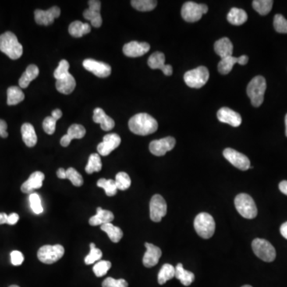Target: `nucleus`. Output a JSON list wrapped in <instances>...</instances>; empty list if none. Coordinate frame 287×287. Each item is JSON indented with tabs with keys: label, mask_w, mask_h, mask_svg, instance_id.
I'll return each mask as SVG.
<instances>
[{
	"label": "nucleus",
	"mask_w": 287,
	"mask_h": 287,
	"mask_svg": "<svg viewBox=\"0 0 287 287\" xmlns=\"http://www.w3.org/2000/svg\"><path fill=\"white\" fill-rule=\"evenodd\" d=\"M129 128L131 132L140 136H147L155 132L158 129L157 120L150 114H137L130 118Z\"/></svg>",
	"instance_id": "obj_1"
},
{
	"label": "nucleus",
	"mask_w": 287,
	"mask_h": 287,
	"mask_svg": "<svg viewBox=\"0 0 287 287\" xmlns=\"http://www.w3.org/2000/svg\"><path fill=\"white\" fill-rule=\"evenodd\" d=\"M0 51L11 59L16 60L22 56L23 48L16 35L12 32L7 31L0 35Z\"/></svg>",
	"instance_id": "obj_2"
},
{
	"label": "nucleus",
	"mask_w": 287,
	"mask_h": 287,
	"mask_svg": "<svg viewBox=\"0 0 287 287\" xmlns=\"http://www.w3.org/2000/svg\"><path fill=\"white\" fill-rule=\"evenodd\" d=\"M267 90V82L263 76H256L249 82L246 93L250 102L255 107H259L264 101L265 92Z\"/></svg>",
	"instance_id": "obj_3"
},
{
	"label": "nucleus",
	"mask_w": 287,
	"mask_h": 287,
	"mask_svg": "<svg viewBox=\"0 0 287 287\" xmlns=\"http://www.w3.org/2000/svg\"><path fill=\"white\" fill-rule=\"evenodd\" d=\"M194 228L196 233L201 238L210 239L214 235L216 230L214 218L208 213H200L195 218Z\"/></svg>",
	"instance_id": "obj_4"
},
{
	"label": "nucleus",
	"mask_w": 287,
	"mask_h": 287,
	"mask_svg": "<svg viewBox=\"0 0 287 287\" xmlns=\"http://www.w3.org/2000/svg\"><path fill=\"white\" fill-rule=\"evenodd\" d=\"M235 206L238 212L243 218H256L258 214V209L253 198L246 193H241L236 196L235 199Z\"/></svg>",
	"instance_id": "obj_5"
},
{
	"label": "nucleus",
	"mask_w": 287,
	"mask_h": 287,
	"mask_svg": "<svg viewBox=\"0 0 287 287\" xmlns=\"http://www.w3.org/2000/svg\"><path fill=\"white\" fill-rule=\"evenodd\" d=\"M65 249L62 245H45L38 250V259L45 264H53L63 257Z\"/></svg>",
	"instance_id": "obj_6"
},
{
	"label": "nucleus",
	"mask_w": 287,
	"mask_h": 287,
	"mask_svg": "<svg viewBox=\"0 0 287 287\" xmlns=\"http://www.w3.org/2000/svg\"><path fill=\"white\" fill-rule=\"evenodd\" d=\"M187 86L195 89H200L207 83L209 79V71L205 66H199L191 69L184 76Z\"/></svg>",
	"instance_id": "obj_7"
},
{
	"label": "nucleus",
	"mask_w": 287,
	"mask_h": 287,
	"mask_svg": "<svg viewBox=\"0 0 287 287\" xmlns=\"http://www.w3.org/2000/svg\"><path fill=\"white\" fill-rule=\"evenodd\" d=\"M254 253L263 261L270 263L276 258V250L273 245L268 241L263 239H254L252 242Z\"/></svg>",
	"instance_id": "obj_8"
},
{
	"label": "nucleus",
	"mask_w": 287,
	"mask_h": 287,
	"mask_svg": "<svg viewBox=\"0 0 287 287\" xmlns=\"http://www.w3.org/2000/svg\"><path fill=\"white\" fill-rule=\"evenodd\" d=\"M208 12L205 4H199L194 2H187L181 9L182 18L189 23H195L201 19L204 14Z\"/></svg>",
	"instance_id": "obj_9"
},
{
	"label": "nucleus",
	"mask_w": 287,
	"mask_h": 287,
	"mask_svg": "<svg viewBox=\"0 0 287 287\" xmlns=\"http://www.w3.org/2000/svg\"><path fill=\"white\" fill-rule=\"evenodd\" d=\"M150 219L153 222H161L167 214V203L161 195H154L150 200Z\"/></svg>",
	"instance_id": "obj_10"
},
{
	"label": "nucleus",
	"mask_w": 287,
	"mask_h": 287,
	"mask_svg": "<svg viewBox=\"0 0 287 287\" xmlns=\"http://www.w3.org/2000/svg\"><path fill=\"white\" fill-rule=\"evenodd\" d=\"M223 155L225 157L226 160H228L233 166L239 168V170L246 171L250 168V161L249 158L244 154L233 149L231 148L225 149L223 152Z\"/></svg>",
	"instance_id": "obj_11"
},
{
	"label": "nucleus",
	"mask_w": 287,
	"mask_h": 287,
	"mask_svg": "<svg viewBox=\"0 0 287 287\" xmlns=\"http://www.w3.org/2000/svg\"><path fill=\"white\" fill-rule=\"evenodd\" d=\"M175 146V138L172 136L162 138L160 140H153L150 145V150L152 154L157 157H162L168 152L173 150Z\"/></svg>",
	"instance_id": "obj_12"
},
{
	"label": "nucleus",
	"mask_w": 287,
	"mask_h": 287,
	"mask_svg": "<svg viewBox=\"0 0 287 287\" xmlns=\"http://www.w3.org/2000/svg\"><path fill=\"white\" fill-rule=\"evenodd\" d=\"M88 4L89 8L85 11L83 16L86 20L90 21L92 26L99 28L102 25V18L100 13L101 3L98 0H90Z\"/></svg>",
	"instance_id": "obj_13"
},
{
	"label": "nucleus",
	"mask_w": 287,
	"mask_h": 287,
	"mask_svg": "<svg viewBox=\"0 0 287 287\" xmlns=\"http://www.w3.org/2000/svg\"><path fill=\"white\" fill-rule=\"evenodd\" d=\"M121 139L119 135L110 133L103 138V141L97 146L99 155L106 157L121 145Z\"/></svg>",
	"instance_id": "obj_14"
},
{
	"label": "nucleus",
	"mask_w": 287,
	"mask_h": 287,
	"mask_svg": "<svg viewBox=\"0 0 287 287\" xmlns=\"http://www.w3.org/2000/svg\"><path fill=\"white\" fill-rule=\"evenodd\" d=\"M61 14V10L58 7L54 6L47 11L35 10L34 19L37 24L49 26L54 23V19H58Z\"/></svg>",
	"instance_id": "obj_15"
},
{
	"label": "nucleus",
	"mask_w": 287,
	"mask_h": 287,
	"mask_svg": "<svg viewBox=\"0 0 287 287\" xmlns=\"http://www.w3.org/2000/svg\"><path fill=\"white\" fill-rule=\"evenodd\" d=\"M83 66L85 69L90 71L92 74L98 77V78H107L111 74V67L109 64L102 62H98L96 60L86 59L83 62Z\"/></svg>",
	"instance_id": "obj_16"
},
{
	"label": "nucleus",
	"mask_w": 287,
	"mask_h": 287,
	"mask_svg": "<svg viewBox=\"0 0 287 287\" xmlns=\"http://www.w3.org/2000/svg\"><path fill=\"white\" fill-rule=\"evenodd\" d=\"M150 45L147 43H138L136 41L126 43L123 47V53L125 56L129 58H137L143 56L144 54L149 52Z\"/></svg>",
	"instance_id": "obj_17"
},
{
	"label": "nucleus",
	"mask_w": 287,
	"mask_h": 287,
	"mask_svg": "<svg viewBox=\"0 0 287 287\" xmlns=\"http://www.w3.org/2000/svg\"><path fill=\"white\" fill-rule=\"evenodd\" d=\"M165 56L161 52H155L148 59V65L153 69H161L166 76H171L173 72L172 65H165Z\"/></svg>",
	"instance_id": "obj_18"
},
{
	"label": "nucleus",
	"mask_w": 287,
	"mask_h": 287,
	"mask_svg": "<svg viewBox=\"0 0 287 287\" xmlns=\"http://www.w3.org/2000/svg\"><path fill=\"white\" fill-rule=\"evenodd\" d=\"M146 252L143 258L144 266L148 268L154 267L159 263L161 259L162 252L158 246L152 244L150 242H146Z\"/></svg>",
	"instance_id": "obj_19"
},
{
	"label": "nucleus",
	"mask_w": 287,
	"mask_h": 287,
	"mask_svg": "<svg viewBox=\"0 0 287 287\" xmlns=\"http://www.w3.org/2000/svg\"><path fill=\"white\" fill-rule=\"evenodd\" d=\"M44 180H45V175L43 172L40 171L33 172L28 180L22 185L21 191L26 194H32L34 190L42 188Z\"/></svg>",
	"instance_id": "obj_20"
},
{
	"label": "nucleus",
	"mask_w": 287,
	"mask_h": 287,
	"mask_svg": "<svg viewBox=\"0 0 287 287\" xmlns=\"http://www.w3.org/2000/svg\"><path fill=\"white\" fill-rule=\"evenodd\" d=\"M217 118L222 123L228 124L233 127H239L242 123L240 114L228 107H223L217 112Z\"/></svg>",
	"instance_id": "obj_21"
},
{
	"label": "nucleus",
	"mask_w": 287,
	"mask_h": 287,
	"mask_svg": "<svg viewBox=\"0 0 287 287\" xmlns=\"http://www.w3.org/2000/svg\"><path fill=\"white\" fill-rule=\"evenodd\" d=\"M86 132L84 126L78 125V124H74L68 129L67 134L62 136L61 139V141H60L61 146L63 147H67L74 139H82L84 137Z\"/></svg>",
	"instance_id": "obj_22"
},
{
	"label": "nucleus",
	"mask_w": 287,
	"mask_h": 287,
	"mask_svg": "<svg viewBox=\"0 0 287 287\" xmlns=\"http://www.w3.org/2000/svg\"><path fill=\"white\" fill-rule=\"evenodd\" d=\"M93 120L95 123L100 124L104 131H110L115 126V122L112 118L105 114L101 108H96L93 111Z\"/></svg>",
	"instance_id": "obj_23"
},
{
	"label": "nucleus",
	"mask_w": 287,
	"mask_h": 287,
	"mask_svg": "<svg viewBox=\"0 0 287 287\" xmlns=\"http://www.w3.org/2000/svg\"><path fill=\"white\" fill-rule=\"evenodd\" d=\"M214 51L221 58L232 56L233 45L228 38H222L216 42L214 46Z\"/></svg>",
	"instance_id": "obj_24"
},
{
	"label": "nucleus",
	"mask_w": 287,
	"mask_h": 287,
	"mask_svg": "<svg viewBox=\"0 0 287 287\" xmlns=\"http://www.w3.org/2000/svg\"><path fill=\"white\" fill-rule=\"evenodd\" d=\"M114 220V214L112 211L104 210L101 207H97V214L93 216L89 220V224L91 226L103 225L110 224Z\"/></svg>",
	"instance_id": "obj_25"
},
{
	"label": "nucleus",
	"mask_w": 287,
	"mask_h": 287,
	"mask_svg": "<svg viewBox=\"0 0 287 287\" xmlns=\"http://www.w3.org/2000/svg\"><path fill=\"white\" fill-rule=\"evenodd\" d=\"M76 87V81L73 75L68 74L62 79L56 81V89L59 93L63 94H69L75 90Z\"/></svg>",
	"instance_id": "obj_26"
},
{
	"label": "nucleus",
	"mask_w": 287,
	"mask_h": 287,
	"mask_svg": "<svg viewBox=\"0 0 287 287\" xmlns=\"http://www.w3.org/2000/svg\"><path fill=\"white\" fill-rule=\"evenodd\" d=\"M23 140L27 147H34L37 144L38 137L34 128L31 124L25 123L21 128Z\"/></svg>",
	"instance_id": "obj_27"
},
{
	"label": "nucleus",
	"mask_w": 287,
	"mask_h": 287,
	"mask_svg": "<svg viewBox=\"0 0 287 287\" xmlns=\"http://www.w3.org/2000/svg\"><path fill=\"white\" fill-rule=\"evenodd\" d=\"M40 75V69L38 68L37 65H30L28 67L26 68L24 73L21 76L19 81V85L20 88L28 87L30 82L37 78Z\"/></svg>",
	"instance_id": "obj_28"
},
{
	"label": "nucleus",
	"mask_w": 287,
	"mask_h": 287,
	"mask_svg": "<svg viewBox=\"0 0 287 287\" xmlns=\"http://www.w3.org/2000/svg\"><path fill=\"white\" fill-rule=\"evenodd\" d=\"M175 278L181 281V283L185 286H189L194 281L195 275L193 273L185 270L182 263H178L177 266L175 267Z\"/></svg>",
	"instance_id": "obj_29"
},
{
	"label": "nucleus",
	"mask_w": 287,
	"mask_h": 287,
	"mask_svg": "<svg viewBox=\"0 0 287 287\" xmlns=\"http://www.w3.org/2000/svg\"><path fill=\"white\" fill-rule=\"evenodd\" d=\"M247 20V14L244 10L233 8L230 10L228 15V21L231 24L240 26Z\"/></svg>",
	"instance_id": "obj_30"
},
{
	"label": "nucleus",
	"mask_w": 287,
	"mask_h": 287,
	"mask_svg": "<svg viewBox=\"0 0 287 287\" xmlns=\"http://www.w3.org/2000/svg\"><path fill=\"white\" fill-rule=\"evenodd\" d=\"M91 31V26L89 23H83L81 21H75L69 26V33L75 38H81Z\"/></svg>",
	"instance_id": "obj_31"
},
{
	"label": "nucleus",
	"mask_w": 287,
	"mask_h": 287,
	"mask_svg": "<svg viewBox=\"0 0 287 287\" xmlns=\"http://www.w3.org/2000/svg\"><path fill=\"white\" fill-rule=\"evenodd\" d=\"M8 105H15L22 102L24 100L25 95L20 87L18 86H11L8 89Z\"/></svg>",
	"instance_id": "obj_32"
},
{
	"label": "nucleus",
	"mask_w": 287,
	"mask_h": 287,
	"mask_svg": "<svg viewBox=\"0 0 287 287\" xmlns=\"http://www.w3.org/2000/svg\"><path fill=\"white\" fill-rule=\"evenodd\" d=\"M101 231H104L108 235L110 240L114 242H118L123 237V231L121 228L116 227L114 224H105L101 226Z\"/></svg>",
	"instance_id": "obj_33"
},
{
	"label": "nucleus",
	"mask_w": 287,
	"mask_h": 287,
	"mask_svg": "<svg viewBox=\"0 0 287 287\" xmlns=\"http://www.w3.org/2000/svg\"><path fill=\"white\" fill-rule=\"evenodd\" d=\"M175 268L172 265L166 264L163 265L158 274V283L160 285H164L166 283L168 280L172 279L175 277Z\"/></svg>",
	"instance_id": "obj_34"
},
{
	"label": "nucleus",
	"mask_w": 287,
	"mask_h": 287,
	"mask_svg": "<svg viewBox=\"0 0 287 287\" xmlns=\"http://www.w3.org/2000/svg\"><path fill=\"white\" fill-rule=\"evenodd\" d=\"M239 58L230 56L222 58L218 64V70L221 75H228L231 72L234 65L239 63Z\"/></svg>",
	"instance_id": "obj_35"
},
{
	"label": "nucleus",
	"mask_w": 287,
	"mask_h": 287,
	"mask_svg": "<svg viewBox=\"0 0 287 287\" xmlns=\"http://www.w3.org/2000/svg\"><path fill=\"white\" fill-rule=\"evenodd\" d=\"M102 168L101 157L97 153H93L90 155L87 165L86 166V172L88 174L100 172Z\"/></svg>",
	"instance_id": "obj_36"
},
{
	"label": "nucleus",
	"mask_w": 287,
	"mask_h": 287,
	"mask_svg": "<svg viewBox=\"0 0 287 287\" xmlns=\"http://www.w3.org/2000/svg\"><path fill=\"white\" fill-rule=\"evenodd\" d=\"M273 4L272 0H255L252 2V6L259 15H267L272 9Z\"/></svg>",
	"instance_id": "obj_37"
},
{
	"label": "nucleus",
	"mask_w": 287,
	"mask_h": 287,
	"mask_svg": "<svg viewBox=\"0 0 287 287\" xmlns=\"http://www.w3.org/2000/svg\"><path fill=\"white\" fill-rule=\"evenodd\" d=\"M132 6L139 12H150L157 7V1L155 0H132Z\"/></svg>",
	"instance_id": "obj_38"
},
{
	"label": "nucleus",
	"mask_w": 287,
	"mask_h": 287,
	"mask_svg": "<svg viewBox=\"0 0 287 287\" xmlns=\"http://www.w3.org/2000/svg\"><path fill=\"white\" fill-rule=\"evenodd\" d=\"M97 187L103 189L105 192V194L108 196H114L118 192V188L116 185L115 181L114 180L102 179L99 180L97 183Z\"/></svg>",
	"instance_id": "obj_39"
},
{
	"label": "nucleus",
	"mask_w": 287,
	"mask_h": 287,
	"mask_svg": "<svg viewBox=\"0 0 287 287\" xmlns=\"http://www.w3.org/2000/svg\"><path fill=\"white\" fill-rule=\"evenodd\" d=\"M115 183L118 190L125 191L131 186V179L126 172H121L116 175Z\"/></svg>",
	"instance_id": "obj_40"
},
{
	"label": "nucleus",
	"mask_w": 287,
	"mask_h": 287,
	"mask_svg": "<svg viewBox=\"0 0 287 287\" xmlns=\"http://www.w3.org/2000/svg\"><path fill=\"white\" fill-rule=\"evenodd\" d=\"M90 254L85 258V263L86 265L93 264L95 262L100 260L103 256L102 252L98 248L96 247L95 243H93V242L90 243Z\"/></svg>",
	"instance_id": "obj_41"
},
{
	"label": "nucleus",
	"mask_w": 287,
	"mask_h": 287,
	"mask_svg": "<svg viewBox=\"0 0 287 287\" xmlns=\"http://www.w3.org/2000/svg\"><path fill=\"white\" fill-rule=\"evenodd\" d=\"M66 179L69 180L71 183L76 187L82 186L84 182L82 175L74 168H69L66 170Z\"/></svg>",
	"instance_id": "obj_42"
},
{
	"label": "nucleus",
	"mask_w": 287,
	"mask_h": 287,
	"mask_svg": "<svg viewBox=\"0 0 287 287\" xmlns=\"http://www.w3.org/2000/svg\"><path fill=\"white\" fill-rule=\"evenodd\" d=\"M111 266H112V264L110 262L101 260L93 266V273L95 274L97 277L100 278V277H102V276L107 274L109 270L111 268Z\"/></svg>",
	"instance_id": "obj_43"
},
{
	"label": "nucleus",
	"mask_w": 287,
	"mask_h": 287,
	"mask_svg": "<svg viewBox=\"0 0 287 287\" xmlns=\"http://www.w3.org/2000/svg\"><path fill=\"white\" fill-rule=\"evenodd\" d=\"M274 27L278 33L287 34V19L279 14L276 15L274 18Z\"/></svg>",
	"instance_id": "obj_44"
},
{
	"label": "nucleus",
	"mask_w": 287,
	"mask_h": 287,
	"mask_svg": "<svg viewBox=\"0 0 287 287\" xmlns=\"http://www.w3.org/2000/svg\"><path fill=\"white\" fill-rule=\"evenodd\" d=\"M69 64L66 60L63 59L60 61L58 67L54 70V76L56 80L62 79L66 76L69 73Z\"/></svg>",
	"instance_id": "obj_45"
},
{
	"label": "nucleus",
	"mask_w": 287,
	"mask_h": 287,
	"mask_svg": "<svg viewBox=\"0 0 287 287\" xmlns=\"http://www.w3.org/2000/svg\"><path fill=\"white\" fill-rule=\"evenodd\" d=\"M29 200H30V207L33 212L37 214L43 213V207L42 205L41 199L39 195L36 193H32L30 195Z\"/></svg>",
	"instance_id": "obj_46"
},
{
	"label": "nucleus",
	"mask_w": 287,
	"mask_h": 287,
	"mask_svg": "<svg viewBox=\"0 0 287 287\" xmlns=\"http://www.w3.org/2000/svg\"><path fill=\"white\" fill-rule=\"evenodd\" d=\"M129 284L125 279H114L109 277L103 281L102 287H128Z\"/></svg>",
	"instance_id": "obj_47"
},
{
	"label": "nucleus",
	"mask_w": 287,
	"mask_h": 287,
	"mask_svg": "<svg viewBox=\"0 0 287 287\" xmlns=\"http://www.w3.org/2000/svg\"><path fill=\"white\" fill-rule=\"evenodd\" d=\"M57 120L54 119L53 117H47L43 121V129L47 132V134L52 135L55 132L56 129Z\"/></svg>",
	"instance_id": "obj_48"
},
{
	"label": "nucleus",
	"mask_w": 287,
	"mask_h": 287,
	"mask_svg": "<svg viewBox=\"0 0 287 287\" xmlns=\"http://www.w3.org/2000/svg\"><path fill=\"white\" fill-rule=\"evenodd\" d=\"M11 260L14 266H20L24 261V256L19 250H13L11 253Z\"/></svg>",
	"instance_id": "obj_49"
},
{
	"label": "nucleus",
	"mask_w": 287,
	"mask_h": 287,
	"mask_svg": "<svg viewBox=\"0 0 287 287\" xmlns=\"http://www.w3.org/2000/svg\"><path fill=\"white\" fill-rule=\"evenodd\" d=\"M8 124L4 120L0 119V136L3 138H7L8 136V132H7Z\"/></svg>",
	"instance_id": "obj_50"
},
{
	"label": "nucleus",
	"mask_w": 287,
	"mask_h": 287,
	"mask_svg": "<svg viewBox=\"0 0 287 287\" xmlns=\"http://www.w3.org/2000/svg\"><path fill=\"white\" fill-rule=\"evenodd\" d=\"M19 220V214H16V213H12V214L8 216V224H9V225H15V224H17Z\"/></svg>",
	"instance_id": "obj_51"
},
{
	"label": "nucleus",
	"mask_w": 287,
	"mask_h": 287,
	"mask_svg": "<svg viewBox=\"0 0 287 287\" xmlns=\"http://www.w3.org/2000/svg\"><path fill=\"white\" fill-rule=\"evenodd\" d=\"M278 188H279L280 192L281 193H283L284 195L287 196V181H281L279 185H278Z\"/></svg>",
	"instance_id": "obj_52"
},
{
	"label": "nucleus",
	"mask_w": 287,
	"mask_h": 287,
	"mask_svg": "<svg viewBox=\"0 0 287 287\" xmlns=\"http://www.w3.org/2000/svg\"><path fill=\"white\" fill-rule=\"evenodd\" d=\"M62 111H61V110H58V109H57V110H54L52 112V114H51V117H53L54 119H56L57 121H58V119H60V118H62Z\"/></svg>",
	"instance_id": "obj_53"
},
{
	"label": "nucleus",
	"mask_w": 287,
	"mask_h": 287,
	"mask_svg": "<svg viewBox=\"0 0 287 287\" xmlns=\"http://www.w3.org/2000/svg\"><path fill=\"white\" fill-rule=\"evenodd\" d=\"M57 175L59 179H66V170L64 168H59L57 172Z\"/></svg>",
	"instance_id": "obj_54"
},
{
	"label": "nucleus",
	"mask_w": 287,
	"mask_h": 287,
	"mask_svg": "<svg viewBox=\"0 0 287 287\" xmlns=\"http://www.w3.org/2000/svg\"><path fill=\"white\" fill-rule=\"evenodd\" d=\"M280 232H281V235H282L285 239H287V222L284 223V224L281 226Z\"/></svg>",
	"instance_id": "obj_55"
},
{
	"label": "nucleus",
	"mask_w": 287,
	"mask_h": 287,
	"mask_svg": "<svg viewBox=\"0 0 287 287\" xmlns=\"http://www.w3.org/2000/svg\"><path fill=\"white\" fill-rule=\"evenodd\" d=\"M8 214L0 213V224H8Z\"/></svg>",
	"instance_id": "obj_56"
},
{
	"label": "nucleus",
	"mask_w": 287,
	"mask_h": 287,
	"mask_svg": "<svg viewBox=\"0 0 287 287\" xmlns=\"http://www.w3.org/2000/svg\"><path fill=\"white\" fill-rule=\"evenodd\" d=\"M239 65H244L247 63L248 61H249V58H248L246 55H242V56L239 57Z\"/></svg>",
	"instance_id": "obj_57"
},
{
	"label": "nucleus",
	"mask_w": 287,
	"mask_h": 287,
	"mask_svg": "<svg viewBox=\"0 0 287 287\" xmlns=\"http://www.w3.org/2000/svg\"><path fill=\"white\" fill-rule=\"evenodd\" d=\"M285 136L287 137V114L285 117Z\"/></svg>",
	"instance_id": "obj_58"
},
{
	"label": "nucleus",
	"mask_w": 287,
	"mask_h": 287,
	"mask_svg": "<svg viewBox=\"0 0 287 287\" xmlns=\"http://www.w3.org/2000/svg\"><path fill=\"white\" fill-rule=\"evenodd\" d=\"M242 287H252V285H242Z\"/></svg>",
	"instance_id": "obj_59"
},
{
	"label": "nucleus",
	"mask_w": 287,
	"mask_h": 287,
	"mask_svg": "<svg viewBox=\"0 0 287 287\" xmlns=\"http://www.w3.org/2000/svg\"><path fill=\"white\" fill-rule=\"evenodd\" d=\"M9 287H19V285H11V286Z\"/></svg>",
	"instance_id": "obj_60"
}]
</instances>
